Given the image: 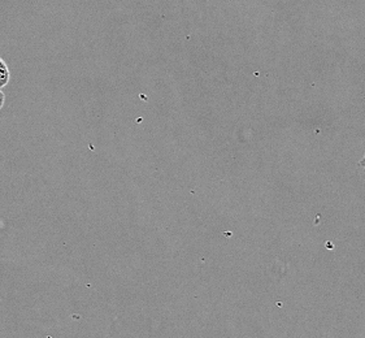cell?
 I'll use <instances>...</instances> for the list:
<instances>
[{"label":"cell","mask_w":365,"mask_h":338,"mask_svg":"<svg viewBox=\"0 0 365 338\" xmlns=\"http://www.w3.org/2000/svg\"><path fill=\"white\" fill-rule=\"evenodd\" d=\"M11 80V72L7 63L0 58V90L6 88Z\"/></svg>","instance_id":"1"},{"label":"cell","mask_w":365,"mask_h":338,"mask_svg":"<svg viewBox=\"0 0 365 338\" xmlns=\"http://www.w3.org/2000/svg\"><path fill=\"white\" fill-rule=\"evenodd\" d=\"M4 102H6V94L0 90V110L3 108V106H4Z\"/></svg>","instance_id":"2"}]
</instances>
